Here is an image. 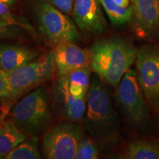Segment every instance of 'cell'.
I'll return each mask as SVG.
<instances>
[{
	"label": "cell",
	"instance_id": "obj_18",
	"mask_svg": "<svg viewBox=\"0 0 159 159\" xmlns=\"http://www.w3.org/2000/svg\"><path fill=\"white\" fill-rule=\"evenodd\" d=\"M91 73V66H89L71 71L61 78L64 80L65 82L69 85H79L89 89L90 86Z\"/></svg>",
	"mask_w": 159,
	"mask_h": 159
},
{
	"label": "cell",
	"instance_id": "obj_24",
	"mask_svg": "<svg viewBox=\"0 0 159 159\" xmlns=\"http://www.w3.org/2000/svg\"><path fill=\"white\" fill-rule=\"evenodd\" d=\"M114 1L121 7H128V6H130V0H114Z\"/></svg>",
	"mask_w": 159,
	"mask_h": 159
},
{
	"label": "cell",
	"instance_id": "obj_20",
	"mask_svg": "<svg viewBox=\"0 0 159 159\" xmlns=\"http://www.w3.org/2000/svg\"><path fill=\"white\" fill-rule=\"evenodd\" d=\"M99 158V150L97 144L91 139L83 138L77 146L75 158L96 159Z\"/></svg>",
	"mask_w": 159,
	"mask_h": 159
},
{
	"label": "cell",
	"instance_id": "obj_23",
	"mask_svg": "<svg viewBox=\"0 0 159 159\" xmlns=\"http://www.w3.org/2000/svg\"><path fill=\"white\" fill-rule=\"evenodd\" d=\"M52 5L66 15H72L75 0H47Z\"/></svg>",
	"mask_w": 159,
	"mask_h": 159
},
{
	"label": "cell",
	"instance_id": "obj_17",
	"mask_svg": "<svg viewBox=\"0 0 159 159\" xmlns=\"http://www.w3.org/2000/svg\"><path fill=\"white\" fill-rule=\"evenodd\" d=\"M41 158L37 136L25 140L13 149L6 159H39Z\"/></svg>",
	"mask_w": 159,
	"mask_h": 159
},
{
	"label": "cell",
	"instance_id": "obj_7",
	"mask_svg": "<svg viewBox=\"0 0 159 159\" xmlns=\"http://www.w3.org/2000/svg\"><path fill=\"white\" fill-rule=\"evenodd\" d=\"M116 100L125 118L131 124L142 127L149 119V111L134 69H129L117 85Z\"/></svg>",
	"mask_w": 159,
	"mask_h": 159
},
{
	"label": "cell",
	"instance_id": "obj_16",
	"mask_svg": "<svg viewBox=\"0 0 159 159\" xmlns=\"http://www.w3.org/2000/svg\"><path fill=\"white\" fill-rule=\"evenodd\" d=\"M102 7L108 16L109 20L114 26H120L130 21L132 10L130 5L121 7L114 0H99Z\"/></svg>",
	"mask_w": 159,
	"mask_h": 159
},
{
	"label": "cell",
	"instance_id": "obj_9",
	"mask_svg": "<svg viewBox=\"0 0 159 159\" xmlns=\"http://www.w3.org/2000/svg\"><path fill=\"white\" fill-rule=\"evenodd\" d=\"M130 23L141 39L159 40V0H130Z\"/></svg>",
	"mask_w": 159,
	"mask_h": 159
},
{
	"label": "cell",
	"instance_id": "obj_26",
	"mask_svg": "<svg viewBox=\"0 0 159 159\" xmlns=\"http://www.w3.org/2000/svg\"><path fill=\"white\" fill-rule=\"evenodd\" d=\"M158 131H159V114H158Z\"/></svg>",
	"mask_w": 159,
	"mask_h": 159
},
{
	"label": "cell",
	"instance_id": "obj_22",
	"mask_svg": "<svg viewBox=\"0 0 159 159\" xmlns=\"http://www.w3.org/2000/svg\"><path fill=\"white\" fill-rule=\"evenodd\" d=\"M9 97V83L6 71L0 69V105L7 102Z\"/></svg>",
	"mask_w": 159,
	"mask_h": 159
},
{
	"label": "cell",
	"instance_id": "obj_2",
	"mask_svg": "<svg viewBox=\"0 0 159 159\" xmlns=\"http://www.w3.org/2000/svg\"><path fill=\"white\" fill-rule=\"evenodd\" d=\"M91 68L106 84L116 86L136 61L137 49L127 38L115 35L99 40L89 50Z\"/></svg>",
	"mask_w": 159,
	"mask_h": 159
},
{
	"label": "cell",
	"instance_id": "obj_15",
	"mask_svg": "<svg viewBox=\"0 0 159 159\" xmlns=\"http://www.w3.org/2000/svg\"><path fill=\"white\" fill-rule=\"evenodd\" d=\"M125 159H159V144L152 141L135 140L130 142L125 153Z\"/></svg>",
	"mask_w": 159,
	"mask_h": 159
},
{
	"label": "cell",
	"instance_id": "obj_13",
	"mask_svg": "<svg viewBox=\"0 0 159 159\" xmlns=\"http://www.w3.org/2000/svg\"><path fill=\"white\" fill-rule=\"evenodd\" d=\"M39 57V52L25 46L0 43V69L5 71L20 68Z\"/></svg>",
	"mask_w": 159,
	"mask_h": 159
},
{
	"label": "cell",
	"instance_id": "obj_6",
	"mask_svg": "<svg viewBox=\"0 0 159 159\" xmlns=\"http://www.w3.org/2000/svg\"><path fill=\"white\" fill-rule=\"evenodd\" d=\"M84 137L76 122H61L45 130L42 140L43 156L48 159H75L77 146Z\"/></svg>",
	"mask_w": 159,
	"mask_h": 159
},
{
	"label": "cell",
	"instance_id": "obj_12",
	"mask_svg": "<svg viewBox=\"0 0 159 159\" xmlns=\"http://www.w3.org/2000/svg\"><path fill=\"white\" fill-rule=\"evenodd\" d=\"M55 70L58 77H62L77 69L91 66L89 52L75 43H61L54 50Z\"/></svg>",
	"mask_w": 159,
	"mask_h": 159
},
{
	"label": "cell",
	"instance_id": "obj_21",
	"mask_svg": "<svg viewBox=\"0 0 159 159\" xmlns=\"http://www.w3.org/2000/svg\"><path fill=\"white\" fill-rule=\"evenodd\" d=\"M19 33V27L12 25L0 17V39L15 38L18 36Z\"/></svg>",
	"mask_w": 159,
	"mask_h": 159
},
{
	"label": "cell",
	"instance_id": "obj_1",
	"mask_svg": "<svg viewBox=\"0 0 159 159\" xmlns=\"http://www.w3.org/2000/svg\"><path fill=\"white\" fill-rule=\"evenodd\" d=\"M85 128L88 134L105 147L118 142L120 124L110 92L104 81L95 74L87 93Z\"/></svg>",
	"mask_w": 159,
	"mask_h": 159
},
{
	"label": "cell",
	"instance_id": "obj_27",
	"mask_svg": "<svg viewBox=\"0 0 159 159\" xmlns=\"http://www.w3.org/2000/svg\"><path fill=\"white\" fill-rule=\"evenodd\" d=\"M2 120V117H1V116H0V123H1Z\"/></svg>",
	"mask_w": 159,
	"mask_h": 159
},
{
	"label": "cell",
	"instance_id": "obj_25",
	"mask_svg": "<svg viewBox=\"0 0 159 159\" xmlns=\"http://www.w3.org/2000/svg\"><path fill=\"white\" fill-rule=\"evenodd\" d=\"M0 2L6 4V5L11 6V5H13V4L15 3L16 0H0Z\"/></svg>",
	"mask_w": 159,
	"mask_h": 159
},
{
	"label": "cell",
	"instance_id": "obj_19",
	"mask_svg": "<svg viewBox=\"0 0 159 159\" xmlns=\"http://www.w3.org/2000/svg\"><path fill=\"white\" fill-rule=\"evenodd\" d=\"M0 17L5 19L6 21H7L12 25H14L17 27L24 28L33 36H35V35H36L34 28L30 24L23 19H21V18L16 16L15 15H13L10 11L9 5H6V4L2 2H0Z\"/></svg>",
	"mask_w": 159,
	"mask_h": 159
},
{
	"label": "cell",
	"instance_id": "obj_11",
	"mask_svg": "<svg viewBox=\"0 0 159 159\" xmlns=\"http://www.w3.org/2000/svg\"><path fill=\"white\" fill-rule=\"evenodd\" d=\"M52 91V107L55 114L69 122H80L85 114L87 97L75 98L69 92L61 78L57 79Z\"/></svg>",
	"mask_w": 159,
	"mask_h": 159
},
{
	"label": "cell",
	"instance_id": "obj_3",
	"mask_svg": "<svg viewBox=\"0 0 159 159\" xmlns=\"http://www.w3.org/2000/svg\"><path fill=\"white\" fill-rule=\"evenodd\" d=\"M51 99L39 87L19 101L11 114V122L27 136H39L49 128L52 120Z\"/></svg>",
	"mask_w": 159,
	"mask_h": 159
},
{
	"label": "cell",
	"instance_id": "obj_8",
	"mask_svg": "<svg viewBox=\"0 0 159 159\" xmlns=\"http://www.w3.org/2000/svg\"><path fill=\"white\" fill-rule=\"evenodd\" d=\"M136 77L151 108L159 111V46L144 45L137 50Z\"/></svg>",
	"mask_w": 159,
	"mask_h": 159
},
{
	"label": "cell",
	"instance_id": "obj_5",
	"mask_svg": "<svg viewBox=\"0 0 159 159\" xmlns=\"http://www.w3.org/2000/svg\"><path fill=\"white\" fill-rule=\"evenodd\" d=\"M34 11L39 30L50 43L57 45L61 43H75L80 40L72 20L47 0H37Z\"/></svg>",
	"mask_w": 159,
	"mask_h": 159
},
{
	"label": "cell",
	"instance_id": "obj_4",
	"mask_svg": "<svg viewBox=\"0 0 159 159\" xmlns=\"http://www.w3.org/2000/svg\"><path fill=\"white\" fill-rule=\"evenodd\" d=\"M55 71L53 51L15 70L6 71L9 83L7 102L50 80Z\"/></svg>",
	"mask_w": 159,
	"mask_h": 159
},
{
	"label": "cell",
	"instance_id": "obj_14",
	"mask_svg": "<svg viewBox=\"0 0 159 159\" xmlns=\"http://www.w3.org/2000/svg\"><path fill=\"white\" fill-rule=\"evenodd\" d=\"M27 136L11 121L0 123V159L5 158L13 149L27 139Z\"/></svg>",
	"mask_w": 159,
	"mask_h": 159
},
{
	"label": "cell",
	"instance_id": "obj_10",
	"mask_svg": "<svg viewBox=\"0 0 159 159\" xmlns=\"http://www.w3.org/2000/svg\"><path fill=\"white\" fill-rule=\"evenodd\" d=\"M72 16L77 27L86 34L100 35L108 27L99 0H75Z\"/></svg>",
	"mask_w": 159,
	"mask_h": 159
}]
</instances>
